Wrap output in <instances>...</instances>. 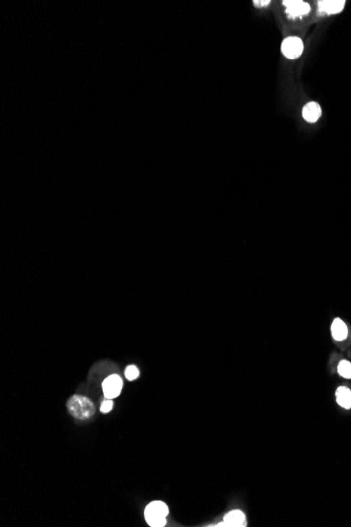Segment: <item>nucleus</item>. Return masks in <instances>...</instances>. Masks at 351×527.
Returning a JSON list of instances; mask_svg holds the SVG:
<instances>
[{"label":"nucleus","instance_id":"f257e3e1","mask_svg":"<svg viewBox=\"0 0 351 527\" xmlns=\"http://www.w3.org/2000/svg\"><path fill=\"white\" fill-rule=\"evenodd\" d=\"M67 410L75 419L81 421L91 419L95 413V405L88 397L75 395L68 400Z\"/></svg>","mask_w":351,"mask_h":527},{"label":"nucleus","instance_id":"f03ea898","mask_svg":"<svg viewBox=\"0 0 351 527\" xmlns=\"http://www.w3.org/2000/svg\"><path fill=\"white\" fill-rule=\"evenodd\" d=\"M168 506L162 501H153L144 509L145 521L152 527H162L167 523Z\"/></svg>","mask_w":351,"mask_h":527},{"label":"nucleus","instance_id":"7ed1b4c3","mask_svg":"<svg viewBox=\"0 0 351 527\" xmlns=\"http://www.w3.org/2000/svg\"><path fill=\"white\" fill-rule=\"evenodd\" d=\"M123 387V381L122 378L118 375H110L107 377L103 383H102V388H103V393L105 398L108 399H115L121 394Z\"/></svg>","mask_w":351,"mask_h":527},{"label":"nucleus","instance_id":"20e7f679","mask_svg":"<svg viewBox=\"0 0 351 527\" xmlns=\"http://www.w3.org/2000/svg\"><path fill=\"white\" fill-rule=\"evenodd\" d=\"M303 50V41L299 37H287L282 42V52L289 59H296L301 56Z\"/></svg>","mask_w":351,"mask_h":527},{"label":"nucleus","instance_id":"39448f33","mask_svg":"<svg viewBox=\"0 0 351 527\" xmlns=\"http://www.w3.org/2000/svg\"><path fill=\"white\" fill-rule=\"evenodd\" d=\"M283 4L287 7V13L289 17H292V18L307 15L310 12L309 4L304 1H297V0H293V1H284Z\"/></svg>","mask_w":351,"mask_h":527},{"label":"nucleus","instance_id":"423d86ee","mask_svg":"<svg viewBox=\"0 0 351 527\" xmlns=\"http://www.w3.org/2000/svg\"><path fill=\"white\" fill-rule=\"evenodd\" d=\"M224 522L226 526L244 527L246 526V518L242 511L234 509V511H230L224 516Z\"/></svg>","mask_w":351,"mask_h":527},{"label":"nucleus","instance_id":"0eeeda50","mask_svg":"<svg viewBox=\"0 0 351 527\" xmlns=\"http://www.w3.org/2000/svg\"><path fill=\"white\" fill-rule=\"evenodd\" d=\"M322 115V110L319 103L309 102L303 109V117L308 122L318 121Z\"/></svg>","mask_w":351,"mask_h":527},{"label":"nucleus","instance_id":"6e6552de","mask_svg":"<svg viewBox=\"0 0 351 527\" xmlns=\"http://www.w3.org/2000/svg\"><path fill=\"white\" fill-rule=\"evenodd\" d=\"M345 6V1L343 0H326V1H320L319 8L321 12L326 14H337L343 10Z\"/></svg>","mask_w":351,"mask_h":527},{"label":"nucleus","instance_id":"1a4fd4ad","mask_svg":"<svg viewBox=\"0 0 351 527\" xmlns=\"http://www.w3.org/2000/svg\"><path fill=\"white\" fill-rule=\"evenodd\" d=\"M347 334H348V331H347L346 324L342 321L340 318L335 319L331 324V335L333 337V339L337 341L345 340Z\"/></svg>","mask_w":351,"mask_h":527},{"label":"nucleus","instance_id":"9d476101","mask_svg":"<svg viewBox=\"0 0 351 527\" xmlns=\"http://www.w3.org/2000/svg\"><path fill=\"white\" fill-rule=\"evenodd\" d=\"M337 402L339 405L344 409H350L351 408V391L349 388L345 386H341L337 390L336 393Z\"/></svg>","mask_w":351,"mask_h":527},{"label":"nucleus","instance_id":"9b49d317","mask_svg":"<svg viewBox=\"0 0 351 527\" xmlns=\"http://www.w3.org/2000/svg\"><path fill=\"white\" fill-rule=\"evenodd\" d=\"M338 371L343 378L351 379V364L348 361H345V360L341 361L338 366Z\"/></svg>","mask_w":351,"mask_h":527},{"label":"nucleus","instance_id":"f8f14e48","mask_svg":"<svg viewBox=\"0 0 351 527\" xmlns=\"http://www.w3.org/2000/svg\"><path fill=\"white\" fill-rule=\"evenodd\" d=\"M124 375L128 381H134L139 377V369L135 365H128L124 371Z\"/></svg>","mask_w":351,"mask_h":527},{"label":"nucleus","instance_id":"ddd939ff","mask_svg":"<svg viewBox=\"0 0 351 527\" xmlns=\"http://www.w3.org/2000/svg\"><path fill=\"white\" fill-rule=\"evenodd\" d=\"M114 408V401L113 399H108V398H105L104 401L102 402L101 406H100V411L102 413H108L110 410H113Z\"/></svg>","mask_w":351,"mask_h":527},{"label":"nucleus","instance_id":"4468645a","mask_svg":"<svg viewBox=\"0 0 351 527\" xmlns=\"http://www.w3.org/2000/svg\"><path fill=\"white\" fill-rule=\"evenodd\" d=\"M270 3L269 0H264V1H254L255 6H266Z\"/></svg>","mask_w":351,"mask_h":527}]
</instances>
